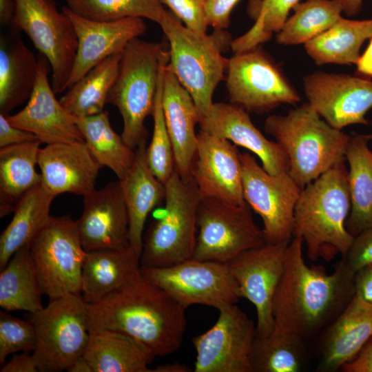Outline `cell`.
<instances>
[{
  "mask_svg": "<svg viewBox=\"0 0 372 372\" xmlns=\"http://www.w3.org/2000/svg\"><path fill=\"white\" fill-rule=\"evenodd\" d=\"M304 242L293 236L272 305L273 329L304 342L324 329L355 295V273L342 260L328 273L322 265L309 266Z\"/></svg>",
  "mask_w": 372,
  "mask_h": 372,
  "instance_id": "1",
  "label": "cell"
},
{
  "mask_svg": "<svg viewBox=\"0 0 372 372\" xmlns=\"http://www.w3.org/2000/svg\"><path fill=\"white\" fill-rule=\"evenodd\" d=\"M141 273L89 304V331L110 329L134 339L154 358L177 351L187 328L186 310Z\"/></svg>",
  "mask_w": 372,
  "mask_h": 372,
  "instance_id": "2",
  "label": "cell"
},
{
  "mask_svg": "<svg viewBox=\"0 0 372 372\" xmlns=\"http://www.w3.org/2000/svg\"><path fill=\"white\" fill-rule=\"evenodd\" d=\"M351 209L344 161L303 187L294 210L293 237L300 236L311 261L344 256L354 237L346 227Z\"/></svg>",
  "mask_w": 372,
  "mask_h": 372,
  "instance_id": "3",
  "label": "cell"
},
{
  "mask_svg": "<svg viewBox=\"0 0 372 372\" xmlns=\"http://www.w3.org/2000/svg\"><path fill=\"white\" fill-rule=\"evenodd\" d=\"M264 130L285 150L289 174L302 189L345 161L351 137L328 124L308 102L286 115L269 116Z\"/></svg>",
  "mask_w": 372,
  "mask_h": 372,
  "instance_id": "4",
  "label": "cell"
},
{
  "mask_svg": "<svg viewBox=\"0 0 372 372\" xmlns=\"http://www.w3.org/2000/svg\"><path fill=\"white\" fill-rule=\"evenodd\" d=\"M158 25L169 45L168 65L192 96L200 118L214 103V91L227 70L229 59L223 53L231 48V36L224 30L196 33L167 10Z\"/></svg>",
  "mask_w": 372,
  "mask_h": 372,
  "instance_id": "5",
  "label": "cell"
},
{
  "mask_svg": "<svg viewBox=\"0 0 372 372\" xmlns=\"http://www.w3.org/2000/svg\"><path fill=\"white\" fill-rule=\"evenodd\" d=\"M168 63L169 51L163 43L136 38L122 53L107 103L118 108L123 123L121 136L132 149L146 140L145 120L152 114L160 72Z\"/></svg>",
  "mask_w": 372,
  "mask_h": 372,
  "instance_id": "6",
  "label": "cell"
},
{
  "mask_svg": "<svg viewBox=\"0 0 372 372\" xmlns=\"http://www.w3.org/2000/svg\"><path fill=\"white\" fill-rule=\"evenodd\" d=\"M164 207L143 237L141 267H165L193 258L201 199L193 180L175 169L165 183Z\"/></svg>",
  "mask_w": 372,
  "mask_h": 372,
  "instance_id": "7",
  "label": "cell"
},
{
  "mask_svg": "<svg viewBox=\"0 0 372 372\" xmlns=\"http://www.w3.org/2000/svg\"><path fill=\"white\" fill-rule=\"evenodd\" d=\"M36 333L32 355L40 372L67 371L83 355L89 338L87 304L82 295L67 294L30 313Z\"/></svg>",
  "mask_w": 372,
  "mask_h": 372,
  "instance_id": "8",
  "label": "cell"
},
{
  "mask_svg": "<svg viewBox=\"0 0 372 372\" xmlns=\"http://www.w3.org/2000/svg\"><path fill=\"white\" fill-rule=\"evenodd\" d=\"M28 245L43 295L50 300L81 293L86 251L76 221L69 216H51Z\"/></svg>",
  "mask_w": 372,
  "mask_h": 372,
  "instance_id": "9",
  "label": "cell"
},
{
  "mask_svg": "<svg viewBox=\"0 0 372 372\" xmlns=\"http://www.w3.org/2000/svg\"><path fill=\"white\" fill-rule=\"evenodd\" d=\"M266 243L247 203L201 198L193 258L227 263L241 253Z\"/></svg>",
  "mask_w": 372,
  "mask_h": 372,
  "instance_id": "10",
  "label": "cell"
},
{
  "mask_svg": "<svg viewBox=\"0 0 372 372\" xmlns=\"http://www.w3.org/2000/svg\"><path fill=\"white\" fill-rule=\"evenodd\" d=\"M11 25L23 31L48 59L55 94L65 91L76 57L78 39L68 17L53 0H14Z\"/></svg>",
  "mask_w": 372,
  "mask_h": 372,
  "instance_id": "11",
  "label": "cell"
},
{
  "mask_svg": "<svg viewBox=\"0 0 372 372\" xmlns=\"http://www.w3.org/2000/svg\"><path fill=\"white\" fill-rule=\"evenodd\" d=\"M226 86L230 103L247 112L261 114L300 101L298 92L278 65L258 47L229 59Z\"/></svg>",
  "mask_w": 372,
  "mask_h": 372,
  "instance_id": "12",
  "label": "cell"
},
{
  "mask_svg": "<svg viewBox=\"0 0 372 372\" xmlns=\"http://www.w3.org/2000/svg\"><path fill=\"white\" fill-rule=\"evenodd\" d=\"M141 273L187 307L203 304L219 311L240 298L227 263L192 258L165 267H141Z\"/></svg>",
  "mask_w": 372,
  "mask_h": 372,
  "instance_id": "13",
  "label": "cell"
},
{
  "mask_svg": "<svg viewBox=\"0 0 372 372\" xmlns=\"http://www.w3.org/2000/svg\"><path fill=\"white\" fill-rule=\"evenodd\" d=\"M245 202L261 218L267 243L290 242L302 188L289 172L272 175L248 152L240 154Z\"/></svg>",
  "mask_w": 372,
  "mask_h": 372,
  "instance_id": "14",
  "label": "cell"
},
{
  "mask_svg": "<svg viewBox=\"0 0 372 372\" xmlns=\"http://www.w3.org/2000/svg\"><path fill=\"white\" fill-rule=\"evenodd\" d=\"M256 324L236 304L219 310L216 323L195 336L194 372H252Z\"/></svg>",
  "mask_w": 372,
  "mask_h": 372,
  "instance_id": "15",
  "label": "cell"
},
{
  "mask_svg": "<svg viewBox=\"0 0 372 372\" xmlns=\"http://www.w3.org/2000/svg\"><path fill=\"white\" fill-rule=\"evenodd\" d=\"M289 243H266L227 262L240 298L248 300L256 308L257 337L267 336L273 330V301L284 271Z\"/></svg>",
  "mask_w": 372,
  "mask_h": 372,
  "instance_id": "16",
  "label": "cell"
},
{
  "mask_svg": "<svg viewBox=\"0 0 372 372\" xmlns=\"http://www.w3.org/2000/svg\"><path fill=\"white\" fill-rule=\"evenodd\" d=\"M308 103L331 127L369 125L365 116L372 108V81L345 74L318 71L303 77Z\"/></svg>",
  "mask_w": 372,
  "mask_h": 372,
  "instance_id": "17",
  "label": "cell"
},
{
  "mask_svg": "<svg viewBox=\"0 0 372 372\" xmlns=\"http://www.w3.org/2000/svg\"><path fill=\"white\" fill-rule=\"evenodd\" d=\"M240 154L231 142L200 129L192 176L201 197L247 204Z\"/></svg>",
  "mask_w": 372,
  "mask_h": 372,
  "instance_id": "18",
  "label": "cell"
},
{
  "mask_svg": "<svg viewBox=\"0 0 372 372\" xmlns=\"http://www.w3.org/2000/svg\"><path fill=\"white\" fill-rule=\"evenodd\" d=\"M35 85L25 106L8 121L34 134L41 143L85 142L74 117L63 107L48 79L50 63L39 52Z\"/></svg>",
  "mask_w": 372,
  "mask_h": 372,
  "instance_id": "19",
  "label": "cell"
},
{
  "mask_svg": "<svg viewBox=\"0 0 372 372\" xmlns=\"http://www.w3.org/2000/svg\"><path fill=\"white\" fill-rule=\"evenodd\" d=\"M86 252L130 247L129 217L119 180L83 197V210L76 221Z\"/></svg>",
  "mask_w": 372,
  "mask_h": 372,
  "instance_id": "20",
  "label": "cell"
},
{
  "mask_svg": "<svg viewBox=\"0 0 372 372\" xmlns=\"http://www.w3.org/2000/svg\"><path fill=\"white\" fill-rule=\"evenodd\" d=\"M61 11L71 20L78 39L67 90L103 59L122 53L131 41L147 30L142 18L95 21L76 14L66 6L61 8Z\"/></svg>",
  "mask_w": 372,
  "mask_h": 372,
  "instance_id": "21",
  "label": "cell"
},
{
  "mask_svg": "<svg viewBox=\"0 0 372 372\" xmlns=\"http://www.w3.org/2000/svg\"><path fill=\"white\" fill-rule=\"evenodd\" d=\"M200 129L247 149L270 174L289 172L290 163L283 147L267 139L252 123L247 110L230 103H214L198 121Z\"/></svg>",
  "mask_w": 372,
  "mask_h": 372,
  "instance_id": "22",
  "label": "cell"
},
{
  "mask_svg": "<svg viewBox=\"0 0 372 372\" xmlns=\"http://www.w3.org/2000/svg\"><path fill=\"white\" fill-rule=\"evenodd\" d=\"M37 165L41 186L54 197L63 193L90 194L103 167L85 142L46 145L40 148Z\"/></svg>",
  "mask_w": 372,
  "mask_h": 372,
  "instance_id": "23",
  "label": "cell"
},
{
  "mask_svg": "<svg viewBox=\"0 0 372 372\" xmlns=\"http://www.w3.org/2000/svg\"><path fill=\"white\" fill-rule=\"evenodd\" d=\"M162 105L172 145L175 169L183 179H192L197 147L195 127L198 124L199 114L192 96L168 63L163 72Z\"/></svg>",
  "mask_w": 372,
  "mask_h": 372,
  "instance_id": "24",
  "label": "cell"
},
{
  "mask_svg": "<svg viewBox=\"0 0 372 372\" xmlns=\"http://www.w3.org/2000/svg\"><path fill=\"white\" fill-rule=\"evenodd\" d=\"M372 337V306L355 295L325 328L317 371L333 372L354 359Z\"/></svg>",
  "mask_w": 372,
  "mask_h": 372,
  "instance_id": "25",
  "label": "cell"
},
{
  "mask_svg": "<svg viewBox=\"0 0 372 372\" xmlns=\"http://www.w3.org/2000/svg\"><path fill=\"white\" fill-rule=\"evenodd\" d=\"M12 26L0 37V113L6 116L28 101L38 71V58Z\"/></svg>",
  "mask_w": 372,
  "mask_h": 372,
  "instance_id": "26",
  "label": "cell"
},
{
  "mask_svg": "<svg viewBox=\"0 0 372 372\" xmlns=\"http://www.w3.org/2000/svg\"><path fill=\"white\" fill-rule=\"evenodd\" d=\"M147 141L135 149L133 166L121 183L129 217V242L130 247L141 257L143 233L149 214L165 197V186L151 172L146 159Z\"/></svg>",
  "mask_w": 372,
  "mask_h": 372,
  "instance_id": "27",
  "label": "cell"
},
{
  "mask_svg": "<svg viewBox=\"0 0 372 372\" xmlns=\"http://www.w3.org/2000/svg\"><path fill=\"white\" fill-rule=\"evenodd\" d=\"M141 273L140 256L130 247L86 252L81 294L87 304L95 303Z\"/></svg>",
  "mask_w": 372,
  "mask_h": 372,
  "instance_id": "28",
  "label": "cell"
},
{
  "mask_svg": "<svg viewBox=\"0 0 372 372\" xmlns=\"http://www.w3.org/2000/svg\"><path fill=\"white\" fill-rule=\"evenodd\" d=\"M89 332L83 356L94 372H152L155 358L134 339L110 329Z\"/></svg>",
  "mask_w": 372,
  "mask_h": 372,
  "instance_id": "29",
  "label": "cell"
},
{
  "mask_svg": "<svg viewBox=\"0 0 372 372\" xmlns=\"http://www.w3.org/2000/svg\"><path fill=\"white\" fill-rule=\"evenodd\" d=\"M369 141L366 134H354L345 153L351 200L346 227L353 236L372 228V151Z\"/></svg>",
  "mask_w": 372,
  "mask_h": 372,
  "instance_id": "30",
  "label": "cell"
},
{
  "mask_svg": "<svg viewBox=\"0 0 372 372\" xmlns=\"http://www.w3.org/2000/svg\"><path fill=\"white\" fill-rule=\"evenodd\" d=\"M40 141L28 142L0 148V216L13 212L20 199L41 185L36 171Z\"/></svg>",
  "mask_w": 372,
  "mask_h": 372,
  "instance_id": "31",
  "label": "cell"
},
{
  "mask_svg": "<svg viewBox=\"0 0 372 372\" xmlns=\"http://www.w3.org/2000/svg\"><path fill=\"white\" fill-rule=\"evenodd\" d=\"M372 38V18L340 17L331 28L304 44L307 54L319 65H356L364 42Z\"/></svg>",
  "mask_w": 372,
  "mask_h": 372,
  "instance_id": "32",
  "label": "cell"
},
{
  "mask_svg": "<svg viewBox=\"0 0 372 372\" xmlns=\"http://www.w3.org/2000/svg\"><path fill=\"white\" fill-rule=\"evenodd\" d=\"M54 198L39 185L18 202L11 221L0 236V271L14 254L29 245L46 225L51 217L50 210Z\"/></svg>",
  "mask_w": 372,
  "mask_h": 372,
  "instance_id": "33",
  "label": "cell"
},
{
  "mask_svg": "<svg viewBox=\"0 0 372 372\" xmlns=\"http://www.w3.org/2000/svg\"><path fill=\"white\" fill-rule=\"evenodd\" d=\"M90 152L102 167H107L123 179L130 171L136 150L112 129L107 111L85 117H74Z\"/></svg>",
  "mask_w": 372,
  "mask_h": 372,
  "instance_id": "34",
  "label": "cell"
},
{
  "mask_svg": "<svg viewBox=\"0 0 372 372\" xmlns=\"http://www.w3.org/2000/svg\"><path fill=\"white\" fill-rule=\"evenodd\" d=\"M42 291L29 245L18 249L0 273V306L6 311L30 313L43 308Z\"/></svg>",
  "mask_w": 372,
  "mask_h": 372,
  "instance_id": "35",
  "label": "cell"
},
{
  "mask_svg": "<svg viewBox=\"0 0 372 372\" xmlns=\"http://www.w3.org/2000/svg\"><path fill=\"white\" fill-rule=\"evenodd\" d=\"M122 53L103 59L68 89L59 101L70 114L85 117L104 111L118 75Z\"/></svg>",
  "mask_w": 372,
  "mask_h": 372,
  "instance_id": "36",
  "label": "cell"
},
{
  "mask_svg": "<svg viewBox=\"0 0 372 372\" xmlns=\"http://www.w3.org/2000/svg\"><path fill=\"white\" fill-rule=\"evenodd\" d=\"M293 10V14L277 33L276 41L280 44H305L331 28L342 12L339 0H306L298 3Z\"/></svg>",
  "mask_w": 372,
  "mask_h": 372,
  "instance_id": "37",
  "label": "cell"
},
{
  "mask_svg": "<svg viewBox=\"0 0 372 372\" xmlns=\"http://www.w3.org/2000/svg\"><path fill=\"white\" fill-rule=\"evenodd\" d=\"M305 342L273 329L256 336L251 353L252 372H299L306 364Z\"/></svg>",
  "mask_w": 372,
  "mask_h": 372,
  "instance_id": "38",
  "label": "cell"
},
{
  "mask_svg": "<svg viewBox=\"0 0 372 372\" xmlns=\"http://www.w3.org/2000/svg\"><path fill=\"white\" fill-rule=\"evenodd\" d=\"M300 0H249L248 14L254 25L244 34L232 40L231 48L240 53L258 47L267 41L273 32H279L287 20L290 10Z\"/></svg>",
  "mask_w": 372,
  "mask_h": 372,
  "instance_id": "39",
  "label": "cell"
},
{
  "mask_svg": "<svg viewBox=\"0 0 372 372\" xmlns=\"http://www.w3.org/2000/svg\"><path fill=\"white\" fill-rule=\"evenodd\" d=\"M76 14L95 21H114L134 17L147 19L158 24L166 10L160 0H65Z\"/></svg>",
  "mask_w": 372,
  "mask_h": 372,
  "instance_id": "40",
  "label": "cell"
},
{
  "mask_svg": "<svg viewBox=\"0 0 372 372\" xmlns=\"http://www.w3.org/2000/svg\"><path fill=\"white\" fill-rule=\"evenodd\" d=\"M167 65V64H166ZM160 72L154 106L152 112L154 128L152 140L146 147V159L152 174L165 183L175 170L172 142L167 129L162 105L163 72Z\"/></svg>",
  "mask_w": 372,
  "mask_h": 372,
  "instance_id": "41",
  "label": "cell"
},
{
  "mask_svg": "<svg viewBox=\"0 0 372 372\" xmlns=\"http://www.w3.org/2000/svg\"><path fill=\"white\" fill-rule=\"evenodd\" d=\"M36 346L34 325L28 320H21L0 313V363L6 362L8 355L23 351H33Z\"/></svg>",
  "mask_w": 372,
  "mask_h": 372,
  "instance_id": "42",
  "label": "cell"
},
{
  "mask_svg": "<svg viewBox=\"0 0 372 372\" xmlns=\"http://www.w3.org/2000/svg\"><path fill=\"white\" fill-rule=\"evenodd\" d=\"M164 6L189 30L200 34H207L209 27L205 10V0H160Z\"/></svg>",
  "mask_w": 372,
  "mask_h": 372,
  "instance_id": "43",
  "label": "cell"
},
{
  "mask_svg": "<svg viewBox=\"0 0 372 372\" xmlns=\"http://www.w3.org/2000/svg\"><path fill=\"white\" fill-rule=\"evenodd\" d=\"M354 272L372 264V228L354 237L347 254L342 258Z\"/></svg>",
  "mask_w": 372,
  "mask_h": 372,
  "instance_id": "44",
  "label": "cell"
},
{
  "mask_svg": "<svg viewBox=\"0 0 372 372\" xmlns=\"http://www.w3.org/2000/svg\"><path fill=\"white\" fill-rule=\"evenodd\" d=\"M240 0H205L207 22L214 30H225L230 24L232 10Z\"/></svg>",
  "mask_w": 372,
  "mask_h": 372,
  "instance_id": "45",
  "label": "cell"
},
{
  "mask_svg": "<svg viewBox=\"0 0 372 372\" xmlns=\"http://www.w3.org/2000/svg\"><path fill=\"white\" fill-rule=\"evenodd\" d=\"M33 141H39L32 133L10 124L0 113V148Z\"/></svg>",
  "mask_w": 372,
  "mask_h": 372,
  "instance_id": "46",
  "label": "cell"
},
{
  "mask_svg": "<svg viewBox=\"0 0 372 372\" xmlns=\"http://www.w3.org/2000/svg\"><path fill=\"white\" fill-rule=\"evenodd\" d=\"M354 286L355 295L372 306V264L355 273Z\"/></svg>",
  "mask_w": 372,
  "mask_h": 372,
  "instance_id": "47",
  "label": "cell"
},
{
  "mask_svg": "<svg viewBox=\"0 0 372 372\" xmlns=\"http://www.w3.org/2000/svg\"><path fill=\"white\" fill-rule=\"evenodd\" d=\"M1 372H37L38 366L32 353L23 351L12 355L7 362L2 364Z\"/></svg>",
  "mask_w": 372,
  "mask_h": 372,
  "instance_id": "48",
  "label": "cell"
},
{
  "mask_svg": "<svg viewBox=\"0 0 372 372\" xmlns=\"http://www.w3.org/2000/svg\"><path fill=\"white\" fill-rule=\"evenodd\" d=\"M341 369L344 372H372V337L357 356Z\"/></svg>",
  "mask_w": 372,
  "mask_h": 372,
  "instance_id": "49",
  "label": "cell"
},
{
  "mask_svg": "<svg viewBox=\"0 0 372 372\" xmlns=\"http://www.w3.org/2000/svg\"><path fill=\"white\" fill-rule=\"evenodd\" d=\"M357 73L366 78L372 77V38L364 52L356 63Z\"/></svg>",
  "mask_w": 372,
  "mask_h": 372,
  "instance_id": "50",
  "label": "cell"
},
{
  "mask_svg": "<svg viewBox=\"0 0 372 372\" xmlns=\"http://www.w3.org/2000/svg\"><path fill=\"white\" fill-rule=\"evenodd\" d=\"M15 11L14 0H0V24L11 25Z\"/></svg>",
  "mask_w": 372,
  "mask_h": 372,
  "instance_id": "51",
  "label": "cell"
},
{
  "mask_svg": "<svg viewBox=\"0 0 372 372\" xmlns=\"http://www.w3.org/2000/svg\"><path fill=\"white\" fill-rule=\"evenodd\" d=\"M342 8V12L347 16L358 14L362 8L363 0H339Z\"/></svg>",
  "mask_w": 372,
  "mask_h": 372,
  "instance_id": "52",
  "label": "cell"
},
{
  "mask_svg": "<svg viewBox=\"0 0 372 372\" xmlns=\"http://www.w3.org/2000/svg\"><path fill=\"white\" fill-rule=\"evenodd\" d=\"M192 369L187 365L178 362L167 363L156 366L152 372H190Z\"/></svg>",
  "mask_w": 372,
  "mask_h": 372,
  "instance_id": "53",
  "label": "cell"
},
{
  "mask_svg": "<svg viewBox=\"0 0 372 372\" xmlns=\"http://www.w3.org/2000/svg\"><path fill=\"white\" fill-rule=\"evenodd\" d=\"M68 372H94V370L83 355L78 358L67 369Z\"/></svg>",
  "mask_w": 372,
  "mask_h": 372,
  "instance_id": "54",
  "label": "cell"
},
{
  "mask_svg": "<svg viewBox=\"0 0 372 372\" xmlns=\"http://www.w3.org/2000/svg\"><path fill=\"white\" fill-rule=\"evenodd\" d=\"M366 136H367V138H368L369 140L372 139V134H366Z\"/></svg>",
  "mask_w": 372,
  "mask_h": 372,
  "instance_id": "55",
  "label": "cell"
}]
</instances>
